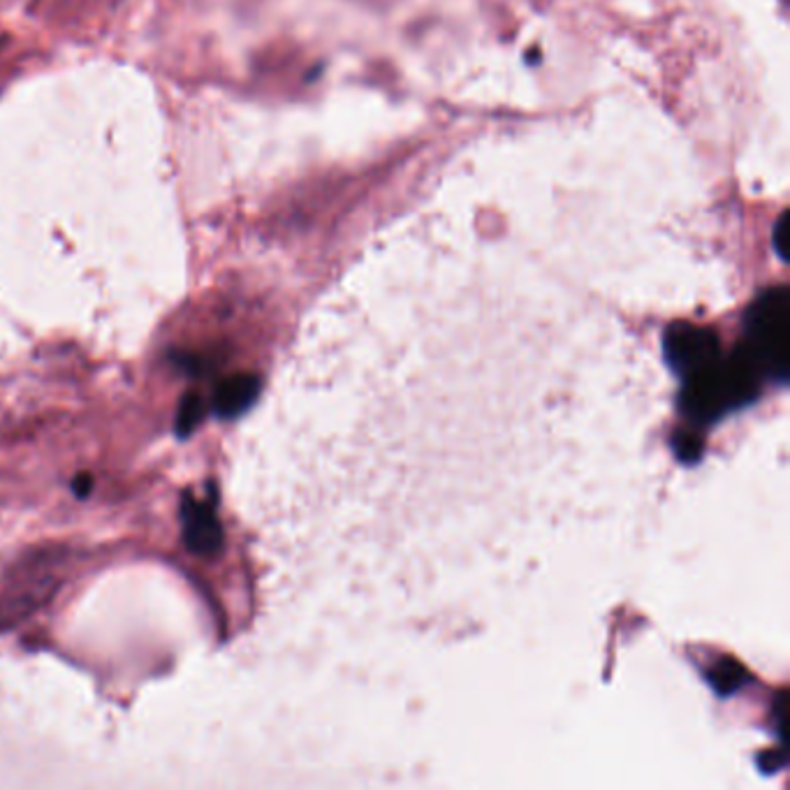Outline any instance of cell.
Returning a JSON list of instances; mask_svg holds the SVG:
<instances>
[{"mask_svg":"<svg viewBox=\"0 0 790 790\" xmlns=\"http://www.w3.org/2000/svg\"><path fill=\"white\" fill-rule=\"evenodd\" d=\"M707 682L719 695L728 698V695L742 691L749 684V672L742 663L732 661V658H723V661L711 666V670L707 672Z\"/></svg>","mask_w":790,"mask_h":790,"instance_id":"obj_6","label":"cell"},{"mask_svg":"<svg viewBox=\"0 0 790 790\" xmlns=\"http://www.w3.org/2000/svg\"><path fill=\"white\" fill-rule=\"evenodd\" d=\"M72 489H74V494L82 496V499L88 496V492L93 489V478H91L88 474L77 476V478H74V482H72Z\"/></svg>","mask_w":790,"mask_h":790,"instance_id":"obj_10","label":"cell"},{"mask_svg":"<svg viewBox=\"0 0 790 790\" xmlns=\"http://www.w3.org/2000/svg\"><path fill=\"white\" fill-rule=\"evenodd\" d=\"M663 350L670 369L680 375L682 381L711 364H717L723 357L719 348V336L707 327L693 325H672L666 332Z\"/></svg>","mask_w":790,"mask_h":790,"instance_id":"obj_3","label":"cell"},{"mask_svg":"<svg viewBox=\"0 0 790 790\" xmlns=\"http://www.w3.org/2000/svg\"><path fill=\"white\" fill-rule=\"evenodd\" d=\"M703 439L698 434H677L674 436V455L684 464H695L703 457Z\"/></svg>","mask_w":790,"mask_h":790,"instance_id":"obj_8","label":"cell"},{"mask_svg":"<svg viewBox=\"0 0 790 790\" xmlns=\"http://www.w3.org/2000/svg\"><path fill=\"white\" fill-rule=\"evenodd\" d=\"M765 379L788 381V297L783 290L763 295L746 315V342L742 344Z\"/></svg>","mask_w":790,"mask_h":790,"instance_id":"obj_2","label":"cell"},{"mask_svg":"<svg viewBox=\"0 0 790 790\" xmlns=\"http://www.w3.org/2000/svg\"><path fill=\"white\" fill-rule=\"evenodd\" d=\"M758 765L765 775H777L779 769H783L786 761L781 756V751H765V756H761Z\"/></svg>","mask_w":790,"mask_h":790,"instance_id":"obj_9","label":"cell"},{"mask_svg":"<svg viewBox=\"0 0 790 790\" xmlns=\"http://www.w3.org/2000/svg\"><path fill=\"white\" fill-rule=\"evenodd\" d=\"M262 381L255 373H235L214 392V410L220 420H237L260 397Z\"/></svg>","mask_w":790,"mask_h":790,"instance_id":"obj_5","label":"cell"},{"mask_svg":"<svg viewBox=\"0 0 790 790\" xmlns=\"http://www.w3.org/2000/svg\"><path fill=\"white\" fill-rule=\"evenodd\" d=\"M763 379L765 375L754 357L740 346L730 357H721L717 364L682 381L680 408L693 424H711L754 402Z\"/></svg>","mask_w":790,"mask_h":790,"instance_id":"obj_1","label":"cell"},{"mask_svg":"<svg viewBox=\"0 0 790 790\" xmlns=\"http://www.w3.org/2000/svg\"><path fill=\"white\" fill-rule=\"evenodd\" d=\"M181 526L188 552H193L198 556H216L223 550L225 542L223 524L216 517L212 503L198 501L193 494H183Z\"/></svg>","mask_w":790,"mask_h":790,"instance_id":"obj_4","label":"cell"},{"mask_svg":"<svg viewBox=\"0 0 790 790\" xmlns=\"http://www.w3.org/2000/svg\"><path fill=\"white\" fill-rule=\"evenodd\" d=\"M206 416V402L200 392H185L177 410V436L188 439L202 424Z\"/></svg>","mask_w":790,"mask_h":790,"instance_id":"obj_7","label":"cell"}]
</instances>
